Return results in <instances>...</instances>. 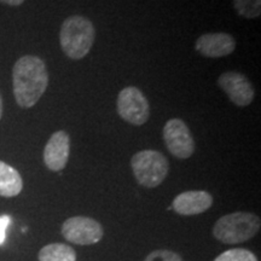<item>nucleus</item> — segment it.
Returning <instances> with one entry per match:
<instances>
[{"mask_svg":"<svg viewBox=\"0 0 261 261\" xmlns=\"http://www.w3.org/2000/svg\"><path fill=\"white\" fill-rule=\"evenodd\" d=\"M163 140L166 148L175 158L185 160L191 158L195 152V140L182 120L171 119L163 127Z\"/></svg>","mask_w":261,"mask_h":261,"instance_id":"nucleus-6","label":"nucleus"},{"mask_svg":"<svg viewBox=\"0 0 261 261\" xmlns=\"http://www.w3.org/2000/svg\"><path fill=\"white\" fill-rule=\"evenodd\" d=\"M214 261H257V259L250 250L236 248L220 254Z\"/></svg>","mask_w":261,"mask_h":261,"instance_id":"nucleus-15","label":"nucleus"},{"mask_svg":"<svg viewBox=\"0 0 261 261\" xmlns=\"http://www.w3.org/2000/svg\"><path fill=\"white\" fill-rule=\"evenodd\" d=\"M195 48L203 57H225L236 50V40L227 33H205L196 40Z\"/></svg>","mask_w":261,"mask_h":261,"instance_id":"nucleus-10","label":"nucleus"},{"mask_svg":"<svg viewBox=\"0 0 261 261\" xmlns=\"http://www.w3.org/2000/svg\"><path fill=\"white\" fill-rule=\"evenodd\" d=\"M144 261H182L179 254L167 249L154 250L145 257Z\"/></svg>","mask_w":261,"mask_h":261,"instance_id":"nucleus-16","label":"nucleus"},{"mask_svg":"<svg viewBox=\"0 0 261 261\" xmlns=\"http://www.w3.org/2000/svg\"><path fill=\"white\" fill-rule=\"evenodd\" d=\"M96 39L94 25L89 18L80 15L68 17L62 23L60 44L70 60H83L89 55Z\"/></svg>","mask_w":261,"mask_h":261,"instance_id":"nucleus-2","label":"nucleus"},{"mask_svg":"<svg viewBox=\"0 0 261 261\" xmlns=\"http://www.w3.org/2000/svg\"><path fill=\"white\" fill-rule=\"evenodd\" d=\"M62 233L65 240L71 243L89 246L102 240L103 227L92 218L73 217L62 225Z\"/></svg>","mask_w":261,"mask_h":261,"instance_id":"nucleus-7","label":"nucleus"},{"mask_svg":"<svg viewBox=\"0 0 261 261\" xmlns=\"http://www.w3.org/2000/svg\"><path fill=\"white\" fill-rule=\"evenodd\" d=\"M3 116V98H2V93H0V120H2Z\"/></svg>","mask_w":261,"mask_h":261,"instance_id":"nucleus-19","label":"nucleus"},{"mask_svg":"<svg viewBox=\"0 0 261 261\" xmlns=\"http://www.w3.org/2000/svg\"><path fill=\"white\" fill-rule=\"evenodd\" d=\"M0 3L3 4L10 5V6H19L24 3V0H0Z\"/></svg>","mask_w":261,"mask_h":261,"instance_id":"nucleus-18","label":"nucleus"},{"mask_svg":"<svg viewBox=\"0 0 261 261\" xmlns=\"http://www.w3.org/2000/svg\"><path fill=\"white\" fill-rule=\"evenodd\" d=\"M76 254L67 244L52 243L45 246L39 252V261H75Z\"/></svg>","mask_w":261,"mask_h":261,"instance_id":"nucleus-13","label":"nucleus"},{"mask_svg":"<svg viewBox=\"0 0 261 261\" xmlns=\"http://www.w3.org/2000/svg\"><path fill=\"white\" fill-rule=\"evenodd\" d=\"M130 167L137 181L145 188H156L167 177L168 160L156 150H143L130 160Z\"/></svg>","mask_w":261,"mask_h":261,"instance_id":"nucleus-4","label":"nucleus"},{"mask_svg":"<svg viewBox=\"0 0 261 261\" xmlns=\"http://www.w3.org/2000/svg\"><path fill=\"white\" fill-rule=\"evenodd\" d=\"M117 114L126 122L135 126H143L150 117L148 99L139 89L135 86L125 87L117 96Z\"/></svg>","mask_w":261,"mask_h":261,"instance_id":"nucleus-5","label":"nucleus"},{"mask_svg":"<svg viewBox=\"0 0 261 261\" xmlns=\"http://www.w3.org/2000/svg\"><path fill=\"white\" fill-rule=\"evenodd\" d=\"M213 204V197L207 191L195 190L181 192L174 198L172 208L180 215H196L204 213Z\"/></svg>","mask_w":261,"mask_h":261,"instance_id":"nucleus-11","label":"nucleus"},{"mask_svg":"<svg viewBox=\"0 0 261 261\" xmlns=\"http://www.w3.org/2000/svg\"><path fill=\"white\" fill-rule=\"evenodd\" d=\"M233 8L244 18H257L261 14V0H233Z\"/></svg>","mask_w":261,"mask_h":261,"instance_id":"nucleus-14","label":"nucleus"},{"mask_svg":"<svg viewBox=\"0 0 261 261\" xmlns=\"http://www.w3.org/2000/svg\"><path fill=\"white\" fill-rule=\"evenodd\" d=\"M23 189L21 174L8 163L0 161V196L15 197Z\"/></svg>","mask_w":261,"mask_h":261,"instance_id":"nucleus-12","label":"nucleus"},{"mask_svg":"<svg viewBox=\"0 0 261 261\" xmlns=\"http://www.w3.org/2000/svg\"><path fill=\"white\" fill-rule=\"evenodd\" d=\"M260 218L248 212H236L221 217L213 227V234L226 244L242 243L260 230Z\"/></svg>","mask_w":261,"mask_h":261,"instance_id":"nucleus-3","label":"nucleus"},{"mask_svg":"<svg viewBox=\"0 0 261 261\" xmlns=\"http://www.w3.org/2000/svg\"><path fill=\"white\" fill-rule=\"evenodd\" d=\"M12 85L16 103L21 108L34 107L48 85L45 62L32 55L19 58L12 68Z\"/></svg>","mask_w":261,"mask_h":261,"instance_id":"nucleus-1","label":"nucleus"},{"mask_svg":"<svg viewBox=\"0 0 261 261\" xmlns=\"http://www.w3.org/2000/svg\"><path fill=\"white\" fill-rule=\"evenodd\" d=\"M218 86L227 94L237 107H248L253 103L255 89L246 75L238 71H226L218 77Z\"/></svg>","mask_w":261,"mask_h":261,"instance_id":"nucleus-8","label":"nucleus"},{"mask_svg":"<svg viewBox=\"0 0 261 261\" xmlns=\"http://www.w3.org/2000/svg\"><path fill=\"white\" fill-rule=\"evenodd\" d=\"M70 154V138L65 130H57L50 137L44 149V162L50 171L65 168Z\"/></svg>","mask_w":261,"mask_h":261,"instance_id":"nucleus-9","label":"nucleus"},{"mask_svg":"<svg viewBox=\"0 0 261 261\" xmlns=\"http://www.w3.org/2000/svg\"><path fill=\"white\" fill-rule=\"evenodd\" d=\"M10 223H11V218H10L9 215H0V246H3L5 242L6 230H8Z\"/></svg>","mask_w":261,"mask_h":261,"instance_id":"nucleus-17","label":"nucleus"}]
</instances>
